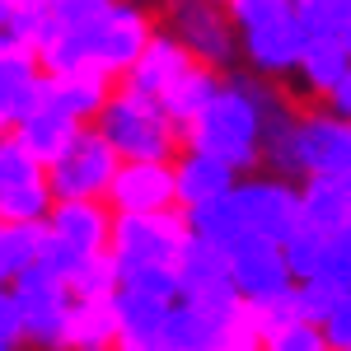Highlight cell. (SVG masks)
<instances>
[{
  "label": "cell",
  "instance_id": "4",
  "mask_svg": "<svg viewBox=\"0 0 351 351\" xmlns=\"http://www.w3.org/2000/svg\"><path fill=\"white\" fill-rule=\"evenodd\" d=\"M160 28L206 71L230 75V66L239 61V33L230 24L225 5H211V0H169Z\"/></svg>",
  "mask_w": 351,
  "mask_h": 351
},
{
  "label": "cell",
  "instance_id": "17",
  "mask_svg": "<svg viewBox=\"0 0 351 351\" xmlns=\"http://www.w3.org/2000/svg\"><path fill=\"white\" fill-rule=\"evenodd\" d=\"M300 225L337 234L351 225V178H304L300 183Z\"/></svg>",
  "mask_w": 351,
  "mask_h": 351
},
{
  "label": "cell",
  "instance_id": "27",
  "mask_svg": "<svg viewBox=\"0 0 351 351\" xmlns=\"http://www.w3.org/2000/svg\"><path fill=\"white\" fill-rule=\"evenodd\" d=\"M295 19L304 38H337L351 19V0H295Z\"/></svg>",
  "mask_w": 351,
  "mask_h": 351
},
{
  "label": "cell",
  "instance_id": "19",
  "mask_svg": "<svg viewBox=\"0 0 351 351\" xmlns=\"http://www.w3.org/2000/svg\"><path fill=\"white\" fill-rule=\"evenodd\" d=\"M347 52H342V43L337 38H304V47H300V61L291 75H300L304 84V94L309 99H319L324 104L328 94H332V84L347 75Z\"/></svg>",
  "mask_w": 351,
  "mask_h": 351
},
{
  "label": "cell",
  "instance_id": "14",
  "mask_svg": "<svg viewBox=\"0 0 351 351\" xmlns=\"http://www.w3.org/2000/svg\"><path fill=\"white\" fill-rule=\"evenodd\" d=\"M239 183L234 169H225L211 155H197V150H178L173 160V206L178 211H197V206H211L220 197H230Z\"/></svg>",
  "mask_w": 351,
  "mask_h": 351
},
{
  "label": "cell",
  "instance_id": "32",
  "mask_svg": "<svg viewBox=\"0 0 351 351\" xmlns=\"http://www.w3.org/2000/svg\"><path fill=\"white\" fill-rule=\"evenodd\" d=\"M24 337H19V319H14V304H10V291H0V351H19Z\"/></svg>",
  "mask_w": 351,
  "mask_h": 351
},
{
  "label": "cell",
  "instance_id": "24",
  "mask_svg": "<svg viewBox=\"0 0 351 351\" xmlns=\"http://www.w3.org/2000/svg\"><path fill=\"white\" fill-rule=\"evenodd\" d=\"M43 225H0V291L38 263Z\"/></svg>",
  "mask_w": 351,
  "mask_h": 351
},
{
  "label": "cell",
  "instance_id": "13",
  "mask_svg": "<svg viewBox=\"0 0 351 351\" xmlns=\"http://www.w3.org/2000/svg\"><path fill=\"white\" fill-rule=\"evenodd\" d=\"M43 230L52 234L56 243H66L71 253L80 258H99L108 253V234H112V211L104 202H56Z\"/></svg>",
  "mask_w": 351,
  "mask_h": 351
},
{
  "label": "cell",
  "instance_id": "33",
  "mask_svg": "<svg viewBox=\"0 0 351 351\" xmlns=\"http://www.w3.org/2000/svg\"><path fill=\"white\" fill-rule=\"evenodd\" d=\"M324 108L332 112V117H342V122H351V66H347V75L332 84V94L324 99Z\"/></svg>",
  "mask_w": 351,
  "mask_h": 351
},
{
  "label": "cell",
  "instance_id": "37",
  "mask_svg": "<svg viewBox=\"0 0 351 351\" xmlns=\"http://www.w3.org/2000/svg\"><path fill=\"white\" fill-rule=\"evenodd\" d=\"M84 351H112V347H84Z\"/></svg>",
  "mask_w": 351,
  "mask_h": 351
},
{
  "label": "cell",
  "instance_id": "29",
  "mask_svg": "<svg viewBox=\"0 0 351 351\" xmlns=\"http://www.w3.org/2000/svg\"><path fill=\"white\" fill-rule=\"evenodd\" d=\"M38 178H43V164L14 141V132L0 136V192H5V188H24V183H38Z\"/></svg>",
  "mask_w": 351,
  "mask_h": 351
},
{
  "label": "cell",
  "instance_id": "15",
  "mask_svg": "<svg viewBox=\"0 0 351 351\" xmlns=\"http://www.w3.org/2000/svg\"><path fill=\"white\" fill-rule=\"evenodd\" d=\"M188 66H192V56L183 52L164 28H155V38L145 43V52L136 56V66L117 84H122V89H132V94H141V99H160V94L178 80Z\"/></svg>",
  "mask_w": 351,
  "mask_h": 351
},
{
  "label": "cell",
  "instance_id": "6",
  "mask_svg": "<svg viewBox=\"0 0 351 351\" xmlns=\"http://www.w3.org/2000/svg\"><path fill=\"white\" fill-rule=\"evenodd\" d=\"M188 243V220L183 211H160V216H112L108 258L117 271L136 267H173Z\"/></svg>",
  "mask_w": 351,
  "mask_h": 351
},
{
  "label": "cell",
  "instance_id": "36",
  "mask_svg": "<svg viewBox=\"0 0 351 351\" xmlns=\"http://www.w3.org/2000/svg\"><path fill=\"white\" fill-rule=\"evenodd\" d=\"M19 5H47V0H19Z\"/></svg>",
  "mask_w": 351,
  "mask_h": 351
},
{
  "label": "cell",
  "instance_id": "9",
  "mask_svg": "<svg viewBox=\"0 0 351 351\" xmlns=\"http://www.w3.org/2000/svg\"><path fill=\"white\" fill-rule=\"evenodd\" d=\"M225 263H230V286H234V295H239L243 309H263V304H271V300L295 291V281H291V271H286V258H281V243L243 234V239L225 253Z\"/></svg>",
  "mask_w": 351,
  "mask_h": 351
},
{
  "label": "cell",
  "instance_id": "3",
  "mask_svg": "<svg viewBox=\"0 0 351 351\" xmlns=\"http://www.w3.org/2000/svg\"><path fill=\"white\" fill-rule=\"evenodd\" d=\"M94 132L108 141V150L122 164H173L183 150L178 127L160 112L155 99H141L132 89H112L108 104L94 117Z\"/></svg>",
  "mask_w": 351,
  "mask_h": 351
},
{
  "label": "cell",
  "instance_id": "38",
  "mask_svg": "<svg viewBox=\"0 0 351 351\" xmlns=\"http://www.w3.org/2000/svg\"><path fill=\"white\" fill-rule=\"evenodd\" d=\"M127 5H150V0H127Z\"/></svg>",
  "mask_w": 351,
  "mask_h": 351
},
{
  "label": "cell",
  "instance_id": "18",
  "mask_svg": "<svg viewBox=\"0 0 351 351\" xmlns=\"http://www.w3.org/2000/svg\"><path fill=\"white\" fill-rule=\"evenodd\" d=\"M220 84H225V75H220V71H206V66H197V61H192L188 71L169 84L155 104H160V112L173 122V127H178V136H183L192 117H197V112H202L220 94Z\"/></svg>",
  "mask_w": 351,
  "mask_h": 351
},
{
  "label": "cell",
  "instance_id": "39",
  "mask_svg": "<svg viewBox=\"0 0 351 351\" xmlns=\"http://www.w3.org/2000/svg\"><path fill=\"white\" fill-rule=\"evenodd\" d=\"M211 5H225V0H211Z\"/></svg>",
  "mask_w": 351,
  "mask_h": 351
},
{
  "label": "cell",
  "instance_id": "8",
  "mask_svg": "<svg viewBox=\"0 0 351 351\" xmlns=\"http://www.w3.org/2000/svg\"><path fill=\"white\" fill-rule=\"evenodd\" d=\"M234 211H239L243 234L267 243H286L300 230V183L271 178V173H248L234 183Z\"/></svg>",
  "mask_w": 351,
  "mask_h": 351
},
{
  "label": "cell",
  "instance_id": "12",
  "mask_svg": "<svg viewBox=\"0 0 351 351\" xmlns=\"http://www.w3.org/2000/svg\"><path fill=\"white\" fill-rule=\"evenodd\" d=\"M173 281H178V300L183 304H239L234 286H230V263L211 243L192 239L183 243L178 263H173Z\"/></svg>",
  "mask_w": 351,
  "mask_h": 351
},
{
  "label": "cell",
  "instance_id": "30",
  "mask_svg": "<svg viewBox=\"0 0 351 351\" xmlns=\"http://www.w3.org/2000/svg\"><path fill=\"white\" fill-rule=\"evenodd\" d=\"M263 351H328V347H324L319 328L295 319V324H281V328H271V332H263Z\"/></svg>",
  "mask_w": 351,
  "mask_h": 351
},
{
  "label": "cell",
  "instance_id": "7",
  "mask_svg": "<svg viewBox=\"0 0 351 351\" xmlns=\"http://www.w3.org/2000/svg\"><path fill=\"white\" fill-rule=\"evenodd\" d=\"M117 164L122 160L108 150V141L94 132V127H80L75 141L43 169V178H47L52 202H104Z\"/></svg>",
  "mask_w": 351,
  "mask_h": 351
},
{
  "label": "cell",
  "instance_id": "26",
  "mask_svg": "<svg viewBox=\"0 0 351 351\" xmlns=\"http://www.w3.org/2000/svg\"><path fill=\"white\" fill-rule=\"evenodd\" d=\"M324 248H328V234L309 230V225H300L295 234L281 243V258H286L291 281H309V276L319 271V263H324Z\"/></svg>",
  "mask_w": 351,
  "mask_h": 351
},
{
  "label": "cell",
  "instance_id": "35",
  "mask_svg": "<svg viewBox=\"0 0 351 351\" xmlns=\"http://www.w3.org/2000/svg\"><path fill=\"white\" fill-rule=\"evenodd\" d=\"M337 43H342V52H347V61H351V19L342 24V33H337Z\"/></svg>",
  "mask_w": 351,
  "mask_h": 351
},
{
  "label": "cell",
  "instance_id": "1",
  "mask_svg": "<svg viewBox=\"0 0 351 351\" xmlns=\"http://www.w3.org/2000/svg\"><path fill=\"white\" fill-rule=\"evenodd\" d=\"M286 104L281 89H271L258 75H225L220 94L188 122L183 132V150L211 155L225 169H234L248 178L253 169H263V136H267V117Z\"/></svg>",
  "mask_w": 351,
  "mask_h": 351
},
{
  "label": "cell",
  "instance_id": "16",
  "mask_svg": "<svg viewBox=\"0 0 351 351\" xmlns=\"http://www.w3.org/2000/svg\"><path fill=\"white\" fill-rule=\"evenodd\" d=\"M117 84L104 75V71H75V75H47V94H43V104L56 112H66L71 122H80V127H94V117L99 108L108 104V94Z\"/></svg>",
  "mask_w": 351,
  "mask_h": 351
},
{
  "label": "cell",
  "instance_id": "23",
  "mask_svg": "<svg viewBox=\"0 0 351 351\" xmlns=\"http://www.w3.org/2000/svg\"><path fill=\"white\" fill-rule=\"evenodd\" d=\"M188 220V234L202 243H211L220 253H230L234 243L243 239V225H239V211H234V197H220L211 206H197V211H183Z\"/></svg>",
  "mask_w": 351,
  "mask_h": 351
},
{
  "label": "cell",
  "instance_id": "20",
  "mask_svg": "<svg viewBox=\"0 0 351 351\" xmlns=\"http://www.w3.org/2000/svg\"><path fill=\"white\" fill-rule=\"evenodd\" d=\"M75 132H80V122H71L66 112H56V108H47V104H43L38 112H28L24 122L14 127V141H19L28 155L47 169V164H52L56 155L75 141Z\"/></svg>",
  "mask_w": 351,
  "mask_h": 351
},
{
  "label": "cell",
  "instance_id": "5",
  "mask_svg": "<svg viewBox=\"0 0 351 351\" xmlns=\"http://www.w3.org/2000/svg\"><path fill=\"white\" fill-rule=\"evenodd\" d=\"M5 291H10V304H14L24 347H38V351L66 347V319H71V291H66V281H56L52 271H43L33 263Z\"/></svg>",
  "mask_w": 351,
  "mask_h": 351
},
{
  "label": "cell",
  "instance_id": "10",
  "mask_svg": "<svg viewBox=\"0 0 351 351\" xmlns=\"http://www.w3.org/2000/svg\"><path fill=\"white\" fill-rule=\"evenodd\" d=\"M155 14H150V5H127V0H117L108 14V24L99 33V43H94V71H104L112 84L122 80L127 71L136 66V56L145 52V43L155 38Z\"/></svg>",
  "mask_w": 351,
  "mask_h": 351
},
{
  "label": "cell",
  "instance_id": "31",
  "mask_svg": "<svg viewBox=\"0 0 351 351\" xmlns=\"http://www.w3.org/2000/svg\"><path fill=\"white\" fill-rule=\"evenodd\" d=\"M319 332H324L328 351H351V291L328 309V319L319 324Z\"/></svg>",
  "mask_w": 351,
  "mask_h": 351
},
{
  "label": "cell",
  "instance_id": "21",
  "mask_svg": "<svg viewBox=\"0 0 351 351\" xmlns=\"http://www.w3.org/2000/svg\"><path fill=\"white\" fill-rule=\"evenodd\" d=\"M112 5H117V0H47V24H52L61 38L80 43L84 52L94 56V43H99L104 24H108Z\"/></svg>",
  "mask_w": 351,
  "mask_h": 351
},
{
  "label": "cell",
  "instance_id": "2",
  "mask_svg": "<svg viewBox=\"0 0 351 351\" xmlns=\"http://www.w3.org/2000/svg\"><path fill=\"white\" fill-rule=\"evenodd\" d=\"M225 14L239 33V56L248 61V75L286 80L295 71L304 47L295 0H225Z\"/></svg>",
  "mask_w": 351,
  "mask_h": 351
},
{
  "label": "cell",
  "instance_id": "22",
  "mask_svg": "<svg viewBox=\"0 0 351 351\" xmlns=\"http://www.w3.org/2000/svg\"><path fill=\"white\" fill-rule=\"evenodd\" d=\"M112 342H117V314H112V300H71L66 347H61V351L112 347Z\"/></svg>",
  "mask_w": 351,
  "mask_h": 351
},
{
  "label": "cell",
  "instance_id": "28",
  "mask_svg": "<svg viewBox=\"0 0 351 351\" xmlns=\"http://www.w3.org/2000/svg\"><path fill=\"white\" fill-rule=\"evenodd\" d=\"M66 291H71V300H112V291H117V267H112V258L108 253L84 258L80 267H75V276L66 281Z\"/></svg>",
  "mask_w": 351,
  "mask_h": 351
},
{
  "label": "cell",
  "instance_id": "11",
  "mask_svg": "<svg viewBox=\"0 0 351 351\" xmlns=\"http://www.w3.org/2000/svg\"><path fill=\"white\" fill-rule=\"evenodd\" d=\"M112 216H160L173 206V164H117L104 197Z\"/></svg>",
  "mask_w": 351,
  "mask_h": 351
},
{
  "label": "cell",
  "instance_id": "34",
  "mask_svg": "<svg viewBox=\"0 0 351 351\" xmlns=\"http://www.w3.org/2000/svg\"><path fill=\"white\" fill-rule=\"evenodd\" d=\"M19 19V0H0V33Z\"/></svg>",
  "mask_w": 351,
  "mask_h": 351
},
{
  "label": "cell",
  "instance_id": "25",
  "mask_svg": "<svg viewBox=\"0 0 351 351\" xmlns=\"http://www.w3.org/2000/svg\"><path fill=\"white\" fill-rule=\"evenodd\" d=\"M52 206L56 202L47 192V178L24 183V188H5L0 192V225H43Z\"/></svg>",
  "mask_w": 351,
  "mask_h": 351
}]
</instances>
